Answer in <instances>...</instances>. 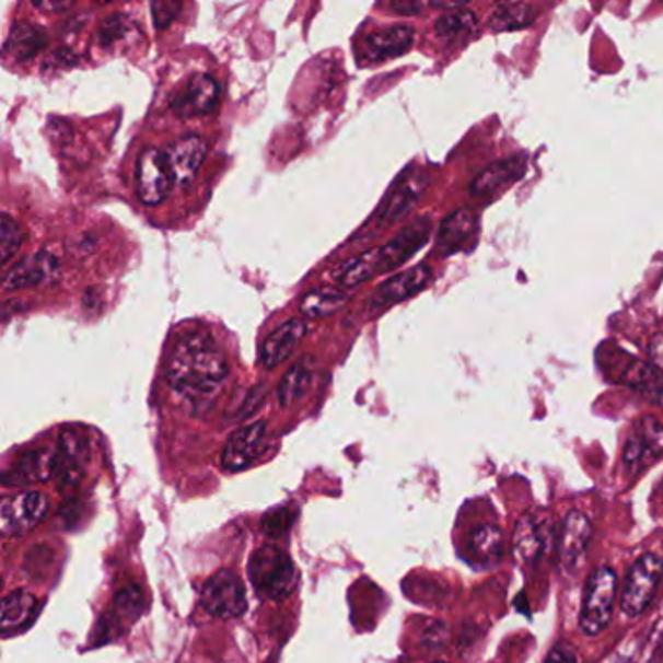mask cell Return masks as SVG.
I'll return each instance as SVG.
<instances>
[{"label":"cell","mask_w":663,"mask_h":663,"mask_svg":"<svg viewBox=\"0 0 663 663\" xmlns=\"http://www.w3.org/2000/svg\"><path fill=\"white\" fill-rule=\"evenodd\" d=\"M226 375V357L209 333L195 329L177 337L167 357L166 380L185 402L209 403L220 392Z\"/></svg>","instance_id":"6da1fadb"},{"label":"cell","mask_w":663,"mask_h":663,"mask_svg":"<svg viewBox=\"0 0 663 663\" xmlns=\"http://www.w3.org/2000/svg\"><path fill=\"white\" fill-rule=\"evenodd\" d=\"M619 594V578L609 567L595 568L585 584L584 602L580 612V630L585 637H597L609 627Z\"/></svg>","instance_id":"7a4b0ae2"},{"label":"cell","mask_w":663,"mask_h":663,"mask_svg":"<svg viewBox=\"0 0 663 663\" xmlns=\"http://www.w3.org/2000/svg\"><path fill=\"white\" fill-rule=\"evenodd\" d=\"M249 578L257 594L277 602L294 590L296 568L284 550L263 547L249 560Z\"/></svg>","instance_id":"3957f363"},{"label":"cell","mask_w":663,"mask_h":663,"mask_svg":"<svg viewBox=\"0 0 663 663\" xmlns=\"http://www.w3.org/2000/svg\"><path fill=\"white\" fill-rule=\"evenodd\" d=\"M663 559L647 552L630 567L629 577L620 595V612L629 619H637L654 602L662 584Z\"/></svg>","instance_id":"277c9868"},{"label":"cell","mask_w":663,"mask_h":663,"mask_svg":"<svg viewBox=\"0 0 663 663\" xmlns=\"http://www.w3.org/2000/svg\"><path fill=\"white\" fill-rule=\"evenodd\" d=\"M428 187V174L422 167L410 166L393 182L382 205L375 210V228L392 226L405 219L412 207L420 201Z\"/></svg>","instance_id":"5b68a950"},{"label":"cell","mask_w":663,"mask_h":663,"mask_svg":"<svg viewBox=\"0 0 663 663\" xmlns=\"http://www.w3.org/2000/svg\"><path fill=\"white\" fill-rule=\"evenodd\" d=\"M430 230H432V220L422 217L410 222L409 226L403 228L402 232L387 244L374 247L372 259H374L375 277L395 271L397 267L409 261L410 257L427 244Z\"/></svg>","instance_id":"8992f818"},{"label":"cell","mask_w":663,"mask_h":663,"mask_svg":"<svg viewBox=\"0 0 663 663\" xmlns=\"http://www.w3.org/2000/svg\"><path fill=\"white\" fill-rule=\"evenodd\" d=\"M137 195L147 207H156L166 199L175 179L164 150L147 149L137 160Z\"/></svg>","instance_id":"52a82bcc"},{"label":"cell","mask_w":663,"mask_h":663,"mask_svg":"<svg viewBox=\"0 0 663 663\" xmlns=\"http://www.w3.org/2000/svg\"><path fill=\"white\" fill-rule=\"evenodd\" d=\"M202 607L219 619H236L247 609L244 582L232 570H220L202 588Z\"/></svg>","instance_id":"ba28073f"},{"label":"cell","mask_w":663,"mask_h":663,"mask_svg":"<svg viewBox=\"0 0 663 663\" xmlns=\"http://www.w3.org/2000/svg\"><path fill=\"white\" fill-rule=\"evenodd\" d=\"M90 457L88 438L79 428H65L59 438L57 452L53 454V477L59 480V487L77 485Z\"/></svg>","instance_id":"9c48e42d"},{"label":"cell","mask_w":663,"mask_h":663,"mask_svg":"<svg viewBox=\"0 0 663 663\" xmlns=\"http://www.w3.org/2000/svg\"><path fill=\"white\" fill-rule=\"evenodd\" d=\"M47 512V498L37 490H24L4 498L0 504V527L4 535H24L42 522Z\"/></svg>","instance_id":"30bf717a"},{"label":"cell","mask_w":663,"mask_h":663,"mask_svg":"<svg viewBox=\"0 0 663 663\" xmlns=\"http://www.w3.org/2000/svg\"><path fill=\"white\" fill-rule=\"evenodd\" d=\"M61 277V263L49 252H37L20 259L10 267L2 279V289L10 290L34 289L42 284H53Z\"/></svg>","instance_id":"8fae6325"},{"label":"cell","mask_w":663,"mask_h":663,"mask_svg":"<svg viewBox=\"0 0 663 663\" xmlns=\"http://www.w3.org/2000/svg\"><path fill=\"white\" fill-rule=\"evenodd\" d=\"M267 442V424L257 420L254 424L240 428L234 432L222 452V467L224 472H242L263 454Z\"/></svg>","instance_id":"7c38bea8"},{"label":"cell","mask_w":663,"mask_h":663,"mask_svg":"<svg viewBox=\"0 0 663 663\" xmlns=\"http://www.w3.org/2000/svg\"><path fill=\"white\" fill-rule=\"evenodd\" d=\"M430 280H432V269L428 265H417L407 271L397 272L375 289L370 300V307L384 310L405 302L410 296L419 294L420 290L427 289Z\"/></svg>","instance_id":"4fadbf2b"},{"label":"cell","mask_w":663,"mask_h":663,"mask_svg":"<svg viewBox=\"0 0 663 663\" xmlns=\"http://www.w3.org/2000/svg\"><path fill=\"white\" fill-rule=\"evenodd\" d=\"M662 454V424L654 417L638 420L625 445V465L629 467V472H637L640 467H644V463L652 462Z\"/></svg>","instance_id":"5bb4252c"},{"label":"cell","mask_w":663,"mask_h":663,"mask_svg":"<svg viewBox=\"0 0 663 663\" xmlns=\"http://www.w3.org/2000/svg\"><path fill=\"white\" fill-rule=\"evenodd\" d=\"M592 522L582 512H570L565 517L559 539L560 565L568 572H574L585 559V550L592 542Z\"/></svg>","instance_id":"9a60e30c"},{"label":"cell","mask_w":663,"mask_h":663,"mask_svg":"<svg viewBox=\"0 0 663 663\" xmlns=\"http://www.w3.org/2000/svg\"><path fill=\"white\" fill-rule=\"evenodd\" d=\"M306 322L300 319V317H292L289 322L279 325L275 332L263 340L261 349H259V360H261V367L267 370L280 367L282 362H287L294 350L298 349V345L304 340L307 335Z\"/></svg>","instance_id":"2e32d148"},{"label":"cell","mask_w":663,"mask_h":663,"mask_svg":"<svg viewBox=\"0 0 663 663\" xmlns=\"http://www.w3.org/2000/svg\"><path fill=\"white\" fill-rule=\"evenodd\" d=\"M415 44V27L397 24L368 35L360 47L362 59L368 62H382L402 57Z\"/></svg>","instance_id":"e0dca14e"},{"label":"cell","mask_w":663,"mask_h":663,"mask_svg":"<svg viewBox=\"0 0 663 663\" xmlns=\"http://www.w3.org/2000/svg\"><path fill=\"white\" fill-rule=\"evenodd\" d=\"M609 362L617 367L620 384L629 385L630 389L644 395L650 402H663V375L650 362L629 357L627 352H623L620 360L609 358Z\"/></svg>","instance_id":"ac0fdd59"},{"label":"cell","mask_w":663,"mask_h":663,"mask_svg":"<svg viewBox=\"0 0 663 663\" xmlns=\"http://www.w3.org/2000/svg\"><path fill=\"white\" fill-rule=\"evenodd\" d=\"M167 162L172 167L175 184L187 185L199 172L207 156V140L199 135H185L167 147Z\"/></svg>","instance_id":"d6986e66"},{"label":"cell","mask_w":663,"mask_h":663,"mask_svg":"<svg viewBox=\"0 0 663 663\" xmlns=\"http://www.w3.org/2000/svg\"><path fill=\"white\" fill-rule=\"evenodd\" d=\"M525 167H527V160L524 156L498 160L475 177L469 191L477 199L495 197L502 189H507L508 185L515 184L525 174Z\"/></svg>","instance_id":"ffe728a7"},{"label":"cell","mask_w":663,"mask_h":663,"mask_svg":"<svg viewBox=\"0 0 663 663\" xmlns=\"http://www.w3.org/2000/svg\"><path fill=\"white\" fill-rule=\"evenodd\" d=\"M220 100V86L210 74H197L189 80L179 96L175 97L174 112L182 117L210 114Z\"/></svg>","instance_id":"44dd1931"},{"label":"cell","mask_w":663,"mask_h":663,"mask_svg":"<svg viewBox=\"0 0 663 663\" xmlns=\"http://www.w3.org/2000/svg\"><path fill=\"white\" fill-rule=\"evenodd\" d=\"M479 220L469 209H460L444 219L438 230L437 252L440 255H452L463 249L477 234Z\"/></svg>","instance_id":"7402d4cb"},{"label":"cell","mask_w":663,"mask_h":663,"mask_svg":"<svg viewBox=\"0 0 663 663\" xmlns=\"http://www.w3.org/2000/svg\"><path fill=\"white\" fill-rule=\"evenodd\" d=\"M47 47V35L32 22H18L10 30L9 39L4 44V53L14 61L24 62L34 59L35 55Z\"/></svg>","instance_id":"603a6c76"},{"label":"cell","mask_w":663,"mask_h":663,"mask_svg":"<svg viewBox=\"0 0 663 663\" xmlns=\"http://www.w3.org/2000/svg\"><path fill=\"white\" fill-rule=\"evenodd\" d=\"M49 477H53V454L44 450H35L18 457L14 467L4 475V485L24 487L32 482H42Z\"/></svg>","instance_id":"cb8c5ba5"},{"label":"cell","mask_w":663,"mask_h":663,"mask_svg":"<svg viewBox=\"0 0 663 663\" xmlns=\"http://www.w3.org/2000/svg\"><path fill=\"white\" fill-rule=\"evenodd\" d=\"M543 547H545V533L542 522H537V517L525 515L515 525L514 542H512L514 559L522 565H532L542 557Z\"/></svg>","instance_id":"d4e9b609"},{"label":"cell","mask_w":663,"mask_h":663,"mask_svg":"<svg viewBox=\"0 0 663 663\" xmlns=\"http://www.w3.org/2000/svg\"><path fill=\"white\" fill-rule=\"evenodd\" d=\"M347 302H349V296L342 290L335 289V287H319L302 298L300 312L307 319H324V317L337 314Z\"/></svg>","instance_id":"484cf974"},{"label":"cell","mask_w":663,"mask_h":663,"mask_svg":"<svg viewBox=\"0 0 663 663\" xmlns=\"http://www.w3.org/2000/svg\"><path fill=\"white\" fill-rule=\"evenodd\" d=\"M535 16H537V12H535V7H532V4L507 2V4H498L497 9L492 10L489 18V27L495 34L514 32V30L532 26Z\"/></svg>","instance_id":"4316f807"},{"label":"cell","mask_w":663,"mask_h":663,"mask_svg":"<svg viewBox=\"0 0 663 663\" xmlns=\"http://www.w3.org/2000/svg\"><path fill=\"white\" fill-rule=\"evenodd\" d=\"M312 367H314L312 358L304 357L289 368V372L284 374L279 384V403L282 407H289L307 392V387L314 380V368Z\"/></svg>","instance_id":"83f0119b"},{"label":"cell","mask_w":663,"mask_h":663,"mask_svg":"<svg viewBox=\"0 0 663 663\" xmlns=\"http://www.w3.org/2000/svg\"><path fill=\"white\" fill-rule=\"evenodd\" d=\"M374 259H372V249H367L362 254L350 257L349 261L339 265L335 271L332 272V279L342 287V289H352L358 287L367 280L374 279Z\"/></svg>","instance_id":"f1b7e54d"},{"label":"cell","mask_w":663,"mask_h":663,"mask_svg":"<svg viewBox=\"0 0 663 663\" xmlns=\"http://www.w3.org/2000/svg\"><path fill=\"white\" fill-rule=\"evenodd\" d=\"M469 550L480 562H495L502 552V533L497 525H479L469 537Z\"/></svg>","instance_id":"f546056e"},{"label":"cell","mask_w":663,"mask_h":663,"mask_svg":"<svg viewBox=\"0 0 663 663\" xmlns=\"http://www.w3.org/2000/svg\"><path fill=\"white\" fill-rule=\"evenodd\" d=\"M35 609V597L27 592H14L2 603V630L20 629L32 619Z\"/></svg>","instance_id":"4dcf8cb0"},{"label":"cell","mask_w":663,"mask_h":663,"mask_svg":"<svg viewBox=\"0 0 663 663\" xmlns=\"http://www.w3.org/2000/svg\"><path fill=\"white\" fill-rule=\"evenodd\" d=\"M477 27V14H473L472 10H455L447 12L438 18L437 30L438 37H442L445 42H455L465 35H472Z\"/></svg>","instance_id":"1f68e13d"},{"label":"cell","mask_w":663,"mask_h":663,"mask_svg":"<svg viewBox=\"0 0 663 663\" xmlns=\"http://www.w3.org/2000/svg\"><path fill=\"white\" fill-rule=\"evenodd\" d=\"M24 242V232L18 224L16 220L10 217L9 212L2 214L0 219V263H7L16 255L18 249L22 247Z\"/></svg>","instance_id":"d6a6232c"},{"label":"cell","mask_w":663,"mask_h":663,"mask_svg":"<svg viewBox=\"0 0 663 663\" xmlns=\"http://www.w3.org/2000/svg\"><path fill=\"white\" fill-rule=\"evenodd\" d=\"M131 30V20L127 18V14H119V12L112 14V16L105 18L102 26H100V44L105 49H109L117 42L125 39Z\"/></svg>","instance_id":"836d02e7"},{"label":"cell","mask_w":663,"mask_h":663,"mask_svg":"<svg viewBox=\"0 0 663 663\" xmlns=\"http://www.w3.org/2000/svg\"><path fill=\"white\" fill-rule=\"evenodd\" d=\"M142 592H140L139 588H125L123 592H119L117 595V600H115V607H117V612L119 615H129L132 619H137L139 617L140 612H142Z\"/></svg>","instance_id":"e575fe53"},{"label":"cell","mask_w":663,"mask_h":663,"mask_svg":"<svg viewBox=\"0 0 663 663\" xmlns=\"http://www.w3.org/2000/svg\"><path fill=\"white\" fill-rule=\"evenodd\" d=\"M182 9H184L182 2H170V0H158V2H152V4H150V12H152L154 26H156L158 30H164V27L170 26Z\"/></svg>","instance_id":"d590c367"},{"label":"cell","mask_w":663,"mask_h":663,"mask_svg":"<svg viewBox=\"0 0 663 663\" xmlns=\"http://www.w3.org/2000/svg\"><path fill=\"white\" fill-rule=\"evenodd\" d=\"M543 663H578V658L574 654V650L570 648V644L560 642V644L550 650Z\"/></svg>","instance_id":"8d00e7d4"},{"label":"cell","mask_w":663,"mask_h":663,"mask_svg":"<svg viewBox=\"0 0 663 663\" xmlns=\"http://www.w3.org/2000/svg\"><path fill=\"white\" fill-rule=\"evenodd\" d=\"M648 357L650 364L663 375V335H655L654 339L648 345Z\"/></svg>","instance_id":"74e56055"},{"label":"cell","mask_w":663,"mask_h":663,"mask_svg":"<svg viewBox=\"0 0 663 663\" xmlns=\"http://www.w3.org/2000/svg\"><path fill=\"white\" fill-rule=\"evenodd\" d=\"M389 9H392L393 12H397V14H402V16H415V14H419L420 10L424 9V7L419 4V2H392Z\"/></svg>","instance_id":"f35d334b"},{"label":"cell","mask_w":663,"mask_h":663,"mask_svg":"<svg viewBox=\"0 0 663 663\" xmlns=\"http://www.w3.org/2000/svg\"><path fill=\"white\" fill-rule=\"evenodd\" d=\"M74 2H53V0H45V2H34L35 10H42V12H67L72 9Z\"/></svg>","instance_id":"ab89813d"},{"label":"cell","mask_w":663,"mask_h":663,"mask_svg":"<svg viewBox=\"0 0 663 663\" xmlns=\"http://www.w3.org/2000/svg\"><path fill=\"white\" fill-rule=\"evenodd\" d=\"M438 663H445V662H438Z\"/></svg>","instance_id":"60d3db41"}]
</instances>
